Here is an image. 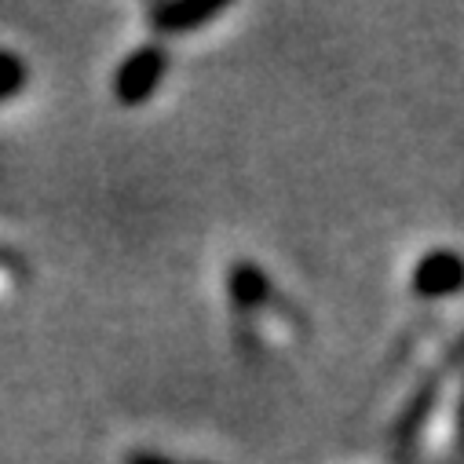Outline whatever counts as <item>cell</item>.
Instances as JSON below:
<instances>
[{
	"label": "cell",
	"instance_id": "6da1fadb",
	"mask_svg": "<svg viewBox=\"0 0 464 464\" xmlns=\"http://www.w3.org/2000/svg\"><path fill=\"white\" fill-rule=\"evenodd\" d=\"M165 73H169V52L161 44H143L113 73V99L121 106H140L158 92Z\"/></svg>",
	"mask_w": 464,
	"mask_h": 464
},
{
	"label": "cell",
	"instance_id": "7a4b0ae2",
	"mask_svg": "<svg viewBox=\"0 0 464 464\" xmlns=\"http://www.w3.org/2000/svg\"><path fill=\"white\" fill-rule=\"evenodd\" d=\"M460 285H464V256L453 253V249H435V253H428V256L417 264V271H413V293H417V296H428V300L450 296V293H457Z\"/></svg>",
	"mask_w": 464,
	"mask_h": 464
},
{
	"label": "cell",
	"instance_id": "3957f363",
	"mask_svg": "<svg viewBox=\"0 0 464 464\" xmlns=\"http://www.w3.org/2000/svg\"><path fill=\"white\" fill-rule=\"evenodd\" d=\"M219 15H223L219 5H161L150 12V26L165 37H176V34H194L198 26H205Z\"/></svg>",
	"mask_w": 464,
	"mask_h": 464
},
{
	"label": "cell",
	"instance_id": "277c9868",
	"mask_svg": "<svg viewBox=\"0 0 464 464\" xmlns=\"http://www.w3.org/2000/svg\"><path fill=\"white\" fill-rule=\"evenodd\" d=\"M23 84H26V63H23V55L0 48V102L19 95Z\"/></svg>",
	"mask_w": 464,
	"mask_h": 464
},
{
	"label": "cell",
	"instance_id": "5b68a950",
	"mask_svg": "<svg viewBox=\"0 0 464 464\" xmlns=\"http://www.w3.org/2000/svg\"><path fill=\"white\" fill-rule=\"evenodd\" d=\"M125 464H198V460H176V457H165V453H150V450H136L125 457Z\"/></svg>",
	"mask_w": 464,
	"mask_h": 464
},
{
	"label": "cell",
	"instance_id": "8992f818",
	"mask_svg": "<svg viewBox=\"0 0 464 464\" xmlns=\"http://www.w3.org/2000/svg\"><path fill=\"white\" fill-rule=\"evenodd\" d=\"M457 450L464 453V392H460V402H457Z\"/></svg>",
	"mask_w": 464,
	"mask_h": 464
}]
</instances>
